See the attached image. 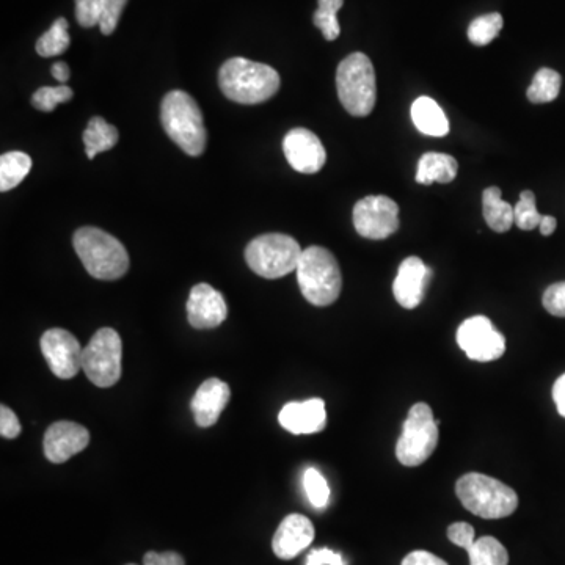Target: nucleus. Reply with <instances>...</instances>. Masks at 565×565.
Returning <instances> with one entry per match:
<instances>
[{
	"label": "nucleus",
	"mask_w": 565,
	"mask_h": 565,
	"mask_svg": "<svg viewBox=\"0 0 565 565\" xmlns=\"http://www.w3.org/2000/svg\"><path fill=\"white\" fill-rule=\"evenodd\" d=\"M280 74L272 66L234 57L226 60L219 71L223 95L234 103L261 104L280 90Z\"/></svg>",
	"instance_id": "nucleus-1"
},
{
	"label": "nucleus",
	"mask_w": 565,
	"mask_h": 565,
	"mask_svg": "<svg viewBox=\"0 0 565 565\" xmlns=\"http://www.w3.org/2000/svg\"><path fill=\"white\" fill-rule=\"evenodd\" d=\"M74 250L88 274L98 280H118L129 269V255L117 237L95 226H84L73 237Z\"/></svg>",
	"instance_id": "nucleus-2"
},
{
	"label": "nucleus",
	"mask_w": 565,
	"mask_h": 565,
	"mask_svg": "<svg viewBox=\"0 0 565 565\" xmlns=\"http://www.w3.org/2000/svg\"><path fill=\"white\" fill-rule=\"evenodd\" d=\"M161 121L168 137L189 154L200 156L206 148L205 120L203 113L189 93L173 90L165 95L161 106Z\"/></svg>",
	"instance_id": "nucleus-3"
},
{
	"label": "nucleus",
	"mask_w": 565,
	"mask_h": 565,
	"mask_svg": "<svg viewBox=\"0 0 565 565\" xmlns=\"http://www.w3.org/2000/svg\"><path fill=\"white\" fill-rule=\"evenodd\" d=\"M296 272L300 291L311 305L329 307L338 300L343 275L338 261L327 248L313 245L303 250Z\"/></svg>",
	"instance_id": "nucleus-4"
},
{
	"label": "nucleus",
	"mask_w": 565,
	"mask_h": 565,
	"mask_svg": "<svg viewBox=\"0 0 565 565\" xmlns=\"http://www.w3.org/2000/svg\"><path fill=\"white\" fill-rule=\"evenodd\" d=\"M456 493L467 511L487 520L506 518L517 511L515 490L487 474H463L457 481Z\"/></svg>",
	"instance_id": "nucleus-5"
},
{
	"label": "nucleus",
	"mask_w": 565,
	"mask_h": 565,
	"mask_svg": "<svg viewBox=\"0 0 565 565\" xmlns=\"http://www.w3.org/2000/svg\"><path fill=\"white\" fill-rule=\"evenodd\" d=\"M336 90L344 109L354 117H368L376 107V71L368 55L354 52L339 63Z\"/></svg>",
	"instance_id": "nucleus-6"
},
{
	"label": "nucleus",
	"mask_w": 565,
	"mask_h": 565,
	"mask_svg": "<svg viewBox=\"0 0 565 565\" xmlns=\"http://www.w3.org/2000/svg\"><path fill=\"white\" fill-rule=\"evenodd\" d=\"M303 250L288 234H263L245 248V259L256 275L269 280L286 277L299 266Z\"/></svg>",
	"instance_id": "nucleus-7"
},
{
	"label": "nucleus",
	"mask_w": 565,
	"mask_h": 565,
	"mask_svg": "<svg viewBox=\"0 0 565 565\" xmlns=\"http://www.w3.org/2000/svg\"><path fill=\"white\" fill-rule=\"evenodd\" d=\"M438 424L426 402H418L410 409L396 445V457L404 467L423 465L434 454L438 445Z\"/></svg>",
	"instance_id": "nucleus-8"
},
{
	"label": "nucleus",
	"mask_w": 565,
	"mask_h": 565,
	"mask_svg": "<svg viewBox=\"0 0 565 565\" xmlns=\"http://www.w3.org/2000/svg\"><path fill=\"white\" fill-rule=\"evenodd\" d=\"M123 343L120 335L109 327L98 330L84 347L82 369L96 387H113L121 377Z\"/></svg>",
	"instance_id": "nucleus-9"
},
{
	"label": "nucleus",
	"mask_w": 565,
	"mask_h": 565,
	"mask_svg": "<svg viewBox=\"0 0 565 565\" xmlns=\"http://www.w3.org/2000/svg\"><path fill=\"white\" fill-rule=\"evenodd\" d=\"M357 233L372 241H382L399 230V206L385 195H369L354 208Z\"/></svg>",
	"instance_id": "nucleus-10"
},
{
	"label": "nucleus",
	"mask_w": 565,
	"mask_h": 565,
	"mask_svg": "<svg viewBox=\"0 0 565 565\" xmlns=\"http://www.w3.org/2000/svg\"><path fill=\"white\" fill-rule=\"evenodd\" d=\"M457 344L467 357L479 363L498 360L506 352V338L485 316L467 319L457 330Z\"/></svg>",
	"instance_id": "nucleus-11"
},
{
	"label": "nucleus",
	"mask_w": 565,
	"mask_h": 565,
	"mask_svg": "<svg viewBox=\"0 0 565 565\" xmlns=\"http://www.w3.org/2000/svg\"><path fill=\"white\" fill-rule=\"evenodd\" d=\"M41 352L49 368L59 379H73L82 369V349L73 333L51 329L41 336Z\"/></svg>",
	"instance_id": "nucleus-12"
},
{
	"label": "nucleus",
	"mask_w": 565,
	"mask_h": 565,
	"mask_svg": "<svg viewBox=\"0 0 565 565\" xmlns=\"http://www.w3.org/2000/svg\"><path fill=\"white\" fill-rule=\"evenodd\" d=\"M283 153L289 165L303 175L321 172L327 161V153L318 135L305 128L292 129L286 134Z\"/></svg>",
	"instance_id": "nucleus-13"
},
{
	"label": "nucleus",
	"mask_w": 565,
	"mask_h": 565,
	"mask_svg": "<svg viewBox=\"0 0 565 565\" xmlns=\"http://www.w3.org/2000/svg\"><path fill=\"white\" fill-rule=\"evenodd\" d=\"M90 443V432L71 421H57L44 434V454L49 462L63 463L84 451Z\"/></svg>",
	"instance_id": "nucleus-14"
},
{
	"label": "nucleus",
	"mask_w": 565,
	"mask_h": 565,
	"mask_svg": "<svg viewBox=\"0 0 565 565\" xmlns=\"http://www.w3.org/2000/svg\"><path fill=\"white\" fill-rule=\"evenodd\" d=\"M228 316L225 299L208 283H200L190 291L187 300V319L198 330L219 327Z\"/></svg>",
	"instance_id": "nucleus-15"
},
{
	"label": "nucleus",
	"mask_w": 565,
	"mask_h": 565,
	"mask_svg": "<svg viewBox=\"0 0 565 565\" xmlns=\"http://www.w3.org/2000/svg\"><path fill=\"white\" fill-rule=\"evenodd\" d=\"M431 277L432 269L423 263V259L418 256L404 259L394 280V299L398 300L405 310H413L423 302L424 292Z\"/></svg>",
	"instance_id": "nucleus-16"
},
{
	"label": "nucleus",
	"mask_w": 565,
	"mask_h": 565,
	"mask_svg": "<svg viewBox=\"0 0 565 565\" xmlns=\"http://www.w3.org/2000/svg\"><path fill=\"white\" fill-rule=\"evenodd\" d=\"M314 539V526L310 518L305 515L291 514L280 523L272 548L277 558L289 559L296 558L305 548L310 547Z\"/></svg>",
	"instance_id": "nucleus-17"
},
{
	"label": "nucleus",
	"mask_w": 565,
	"mask_h": 565,
	"mask_svg": "<svg viewBox=\"0 0 565 565\" xmlns=\"http://www.w3.org/2000/svg\"><path fill=\"white\" fill-rule=\"evenodd\" d=\"M278 421L286 431L294 435L316 434L324 431L327 423L325 402L322 399H308L305 402H289L278 415Z\"/></svg>",
	"instance_id": "nucleus-18"
},
{
	"label": "nucleus",
	"mask_w": 565,
	"mask_h": 565,
	"mask_svg": "<svg viewBox=\"0 0 565 565\" xmlns=\"http://www.w3.org/2000/svg\"><path fill=\"white\" fill-rule=\"evenodd\" d=\"M230 398V387L223 380L212 377L201 383V387L192 399L195 423L200 427L214 426L230 402Z\"/></svg>",
	"instance_id": "nucleus-19"
},
{
	"label": "nucleus",
	"mask_w": 565,
	"mask_h": 565,
	"mask_svg": "<svg viewBox=\"0 0 565 565\" xmlns=\"http://www.w3.org/2000/svg\"><path fill=\"white\" fill-rule=\"evenodd\" d=\"M412 120L421 134L429 137H445L449 134V121L442 107L429 96H420L412 104Z\"/></svg>",
	"instance_id": "nucleus-20"
},
{
	"label": "nucleus",
	"mask_w": 565,
	"mask_h": 565,
	"mask_svg": "<svg viewBox=\"0 0 565 565\" xmlns=\"http://www.w3.org/2000/svg\"><path fill=\"white\" fill-rule=\"evenodd\" d=\"M459 170L454 157L443 153H426L418 162L416 183L431 186L434 183L448 184L454 181Z\"/></svg>",
	"instance_id": "nucleus-21"
},
{
	"label": "nucleus",
	"mask_w": 565,
	"mask_h": 565,
	"mask_svg": "<svg viewBox=\"0 0 565 565\" xmlns=\"http://www.w3.org/2000/svg\"><path fill=\"white\" fill-rule=\"evenodd\" d=\"M482 212L487 225L496 233H506L514 225V208L501 198L500 187H489L482 194Z\"/></svg>",
	"instance_id": "nucleus-22"
},
{
	"label": "nucleus",
	"mask_w": 565,
	"mask_h": 565,
	"mask_svg": "<svg viewBox=\"0 0 565 565\" xmlns=\"http://www.w3.org/2000/svg\"><path fill=\"white\" fill-rule=\"evenodd\" d=\"M120 134L117 128L104 118L95 117L88 123L84 132L85 153L88 159H95L99 153H106L117 145Z\"/></svg>",
	"instance_id": "nucleus-23"
},
{
	"label": "nucleus",
	"mask_w": 565,
	"mask_h": 565,
	"mask_svg": "<svg viewBox=\"0 0 565 565\" xmlns=\"http://www.w3.org/2000/svg\"><path fill=\"white\" fill-rule=\"evenodd\" d=\"M32 170V159L22 151H10L0 157V190L8 192L24 181Z\"/></svg>",
	"instance_id": "nucleus-24"
},
{
	"label": "nucleus",
	"mask_w": 565,
	"mask_h": 565,
	"mask_svg": "<svg viewBox=\"0 0 565 565\" xmlns=\"http://www.w3.org/2000/svg\"><path fill=\"white\" fill-rule=\"evenodd\" d=\"M561 85L562 77L558 71L542 68L534 76L526 96L534 104L553 103L561 93Z\"/></svg>",
	"instance_id": "nucleus-25"
},
{
	"label": "nucleus",
	"mask_w": 565,
	"mask_h": 565,
	"mask_svg": "<svg viewBox=\"0 0 565 565\" xmlns=\"http://www.w3.org/2000/svg\"><path fill=\"white\" fill-rule=\"evenodd\" d=\"M470 565H507L509 553L495 537L485 536L476 540L467 550Z\"/></svg>",
	"instance_id": "nucleus-26"
},
{
	"label": "nucleus",
	"mask_w": 565,
	"mask_h": 565,
	"mask_svg": "<svg viewBox=\"0 0 565 565\" xmlns=\"http://www.w3.org/2000/svg\"><path fill=\"white\" fill-rule=\"evenodd\" d=\"M68 21L59 18L52 24L48 32L41 35L37 41V52L41 57H57L70 48L71 38L68 33Z\"/></svg>",
	"instance_id": "nucleus-27"
},
{
	"label": "nucleus",
	"mask_w": 565,
	"mask_h": 565,
	"mask_svg": "<svg viewBox=\"0 0 565 565\" xmlns=\"http://www.w3.org/2000/svg\"><path fill=\"white\" fill-rule=\"evenodd\" d=\"M343 5L344 0H318V10L314 13L313 22L327 41H335L341 33L336 15Z\"/></svg>",
	"instance_id": "nucleus-28"
},
{
	"label": "nucleus",
	"mask_w": 565,
	"mask_h": 565,
	"mask_svg": "<svg viewBox=\"0 0 565 565\" xmlns=\"http://www.w3.org/2000/svg\"><path fill=\"white\" fill-rule=\"evenodd\" d=\"M503 24V16L500 13L479 16L473 19L468 27V40L474 46H487L498 37V33L503 29Z\"/></svg>",
	"instance_id": "nucleus-29"
},
{
	"label": "nucleus",
	"mask_w": 565,
	"mask_h": 565,
	"mask_svg": "<svg viewBox=\"0 0 565 565\" xmlns=\"http://www.w3.org/2000/svg\"><path fill=\"white\" fill-rule=\"evenodd\" d=\"M542 214L537 211L536 195L531 190H523L514 208L515 225L523 231H531L542 222Z\"/></svg>",
	"instance_id": "nucleus-30"
},
{
	"label": "nucleus",
	"mask_w": 565,
	"mask_h": 565,
	"mask_svg": "<svg viewBox=\"0 0 565 565\" xmlns=\"http://www.w3.org/2000/svg\"><path fill=\"white\" fill-rule=\"evenodd\" d=\"M71 99H73V90L68 85L41 87L33 93L32 106L40 112H52L59 104L68 103Z\"/></svg>",
	"instance_id": "nucleus-31"
},
{
	"label": "nucleus",
	"mask_w": 565,
	"mask_h": 565,
	"mask_svg": "<svg viewBox=\"0 0 565 565\" xmlns=\"http://www.w3.org/2000/svg\"><path fill=\"white\" fill-rule=\"evenodd\" d=\"M303 487L307 492L308 500L316 509L327 506L330 500V487L324 476L316 468H308L303 476Z\"/></svg>",
	"instance_id": "nucleus-32"
},
{
	"label": "nucleus",
	"mask_w": 565,
	"mask_h": 565,
	"mask_svg": "<svg viewBox=\"0 0 565 565\" xmlns=\"http://www.w3.org/2000/svg\"><path fill=\"white\" fill-rule=\"evenodd\" d=\"M106 0H76V19L82 27L99 26L104 16Z\"/></svg>",
	"instance_id": "nucleus-33"
},
{
	"label": "nucleus",
	"mask_w": 565,
	"mask_h": 565,
	"mask_svg": "<svg viewBox=\"0 0 565 565\" xmlns=\"http://www.w3.org/2000/svg\"><path fill=\"white\" fill-rule=\"evenodd\" d=\"M542 303L551 316L565 318V281H559L555 285L548 286L547 291L544 292Z\"/></svg>",
	"instance_id": "nucleus-34"
},
{
	"label": "nucleus",
	"mask_w": 565,
	"mask_h": 565,
	"mask_svg": "<svg viewBox=\"0 0 565 565\" xmlns=\"http://www.w3.org/2000/svg\"><path fill=\"white\" fill-rule=\"evenodd\" d=\"M126 4H128V0H106L104 16L101 19V24H99L104 35H112L115 32Z\"/></svg>",
	"instance_id": "nucleus-35"
},
{
	"label": "nucleus",
	"mask_w": 565,
	"mask_h": 565,
	"mask_svg": "<svg viewBox=\"0 0 565 565\" xmlns=\"http://www.w3.org/2000/svg\"><path fill=\"white\" fill-rule=\"evenodd\" d=\"M474 536H476V533H474V528L470 523H452L448 528V539L451 540L452 544L463 548V550H470L471 545L476 542Z\"/></svg>",
	"instance_id": "nucleus-36"
},
{
	"label": "nucleus",
	"mask_w": 565,
	"mask_h": 565,
	"mask_svg": "<svg viewBox=\"0 0 565 565\" xmlns=\"http://www.w3.org/2000/svg\"><path fill=\"white\" fill-rule=\"evenodd\" d=\"M21 431L22 427L18 416L15 415V412L10 407L2 405L0 407V435L8 438V440H13V438L19 437Z\"/></svg>",
	"instance_id": "nucleus-37"
},
{
	"label": "nucleus",
	"mask_w": 565,
	"mask_h": 565,
	"mask_svg": "<svg viewBox=\"0 0 565 565\" xmlns=\"http://www.w3.org/2000/svg\"><path fill=\"white\" fill-rule=\"evenodd\" d=\"M307 565H346L343 556L329 548L313 550L307 558Z\"/></svg>",
	"instance_id": "nucleus-38"
},
{
	"label": "nucleus",
	"mask_w": 565,
	"mask_h": 565,
	"mask_svg": "<svg viewBox=\"0 0 565 565\" xmlns=\"http://www.w3.org/2000/svg\"><path fill=\"white\" fill-rule=\"evenodd\" d=\"M145 565H186L184 558L175 551H167V553H156V551H148L143 558Z\"/></svg>",
	"instance_id": "nucleus-39"
},
{
	"label": "nucleus",
	"mask_w": 565,
	"mask_h": 565,
	"mask_svg": "<svg viewBox=\"0 0 565 565\" xmlns=\"http://www.w3.org/2000/svg\"><path fill=\"white\" fill-rule=\"evenodd\" d=\"M402 565H448V562L432 555L429 551L418 550L412 551V553L405 556Z\"/></svg>",
	"instance_id": "nucleus-40"
},
{
	"label": "nucleus",
	"mask_w": 565,
	"mask_h": 565,
	"mask_svg": "<svg viewBox=\"0 0 565 565\" xmlns=\"http://www.w3.org/2000/svg\"><path fill=\"white\" fill-rule=\"evenodd\" d=\"M553 399H555L556 409L559 415L565 418V374H562L555 382L553 387Z\"/></svg>",
	"instance_id": "nucleus-41"
},
{
	"label": "nucleus",
	"mask_w": 565,
	"mask_h": 565,
	"mask_svg": "<svg viewBox=\"0 0 565 565\" xmlns=\"http://www.w3.org/2000/svg\"><path fill=\"white\" fill-rule=\"evenodd\" d=\"M52 76L57 79L62 85H66V82L70 81L71 70L70 66L66 65L65 62H57L52 65Z\"/></svg>",
	"instance_id": "nucleus-42"
},
{
	"label": "nucleus",
	"mask_w": 565,
	"mask_h": 565,
	"mask_svg": "<svg viewBox=\"0 0 565 565\" xmlns=\"http://www.w3.org/2000/svg\"><path fill=\"white\" fill-rule=\"evenodd\" d=\"M556 226H558V220L555 217L544 216L542 217V222H540L539 230L542 236H551V234L555 233Z\"/></svg>",
	"instance_id": "nucleus-43"
},
{
	"label": "nucleus",
	"mask_w": 565,
	"mask_h": 565,
	"mask_svg": "<svg viewBox=\"0 0 565 565\" xmlns=\"http://www.w3.org/2000/svg\"><path fill=\"white\" fill-rule=\"evenodd\" d=\"M128 565H135V564H128Z\"/></svg>",
	"instance_id": "nucleus-44"
}]
</instances>
